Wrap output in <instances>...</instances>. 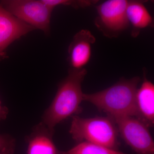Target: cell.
I'll return each instance as SVG.
<instances>
[{"label":"cell","instance_id":"1","mask_svg":"<svg viewBox=\"0 0 154 154\" xmlns=\"http://www.w3.org/2000/svg\"><path fill=\"white\" fill-rule=\"evenodd\" d=\"M139 77L122 78L111 87L94 94H84V101L107 113L113 121L125 116L137 117L136 96Z\"/></svg>","mask_w":154,"mask_h":154},{"label":"cell","instance_id":"2","mask_svg":"<svg viewBox=\"0 0 154 154\" xmlns=\"http://www.w3.org/2000/svg\"><path fill=\"white\" fill-rule=\"evenodd\" d=\"M85 69H70L67 76L61 82L52 103L42 116V122L49 129L70 116L81 112L80 105L84 101L82 84L87 75Z\"/></svg>","mask_w":154,"mask_h":154},{"label":"cell","instance_id":"3","mask_svg":"<svg viewBox=\"0 0 154 154\" xmlns=\"http://www.w3.org/2000/svg\"><path fill=\"white\" fill-rule=\"evenodd\" d=\"M69 133L78 143L85 141L118 149V130L115 122L108 116L85 118L72 116Z\"/></svg>","mask_w":154,"mask_h":154},{"label":"cell","instance_id":"4","mask_svg":"<svg viewBox=\"0 0 154 154\" xmlns=\"http://www.w3.org/2000/svg\"><path fill=\"white\" fill-rule=\"evenodd\" d=\"M0 5L19 20L49 34L53 10L42 0H6Z\"/></svg>","mask_w":154,"mask_h":154},{"label":"cell","instance_id":"5","mask_svg":"<svg viewBox=\"0 0 154 154\" xmlns=\"http://www.w3.org/2000/svg\"><path fill=\"white\" fill-rule=\"evenodd\" d=\"M128 1L108 0L96 7L98 16L95 25L105 36H118L129 27L126 15Z\"/></svg>","mask_w":154,"mask_h":154},{"label":"cell","instance_id":"6","mask_svg":"<svg viewBox=\"0 0 154 154\" xmlns=\"http://www.w3.org/2000/svg\"><path fill=\"white\" fill-rule=\"evenodd\" d=\"M128 145L136 154H154V142L149 127L137 118L125 116L114 120Z\"/></svg>","mask_w":154,"mask_h":154},{"label":"cell","instance_id":"7","mask_svg":"<svg viewBox=\"0 0 154 154\" xmlns=\"http://www.w3.org/2000/svg\"><path fill=\"white\" fill-rule=\"evenodd\" d=\"M35 28L22 22L0 5V59L9 45Z\"/></svg>","mask_w":154,"mask_h":154},{"label":"cell","instance_id":"8","mask_svg":"<svg viewBox=\"0 0 154 154\" xmlns=\"http://www.w3.org/2000/svg\"><path fill=\"white\" fill-rule=\"evenodd\" d=\"M96 38L88 30H82L75 35L68 48V61L70 69H81L89 63L92 45Z\"/></svg>","mask_w":154,"mask_h":154},{"label":"cell","instance_id":"9","mask_svg":"<svg viewBox=\"0 0 154 154\" xmlns=\"http://www.w3.org/2000/svg\"><path fill=\"white\" fill-rule=\"evenodd\" d=\"M54 132L42 122L36 125L26 138L27 154H64V151L59 150L54 144Z\"/></svg>","mask_w":154,"mask_h":154},{"label":"cell","instance_id":"10","mask_svg":"<svg viewBox=\"0 0 154 154\" xmlns=\"http://www.w3.org/2000/svg\"><path fill=\"white\" fill-rule=\"evenodd\" d=\"M137 116V118L148 127L154 123V85L146 77L140 88L137 89L136 96Z\"/></svg>","mask_w":154,"mask_h":154},{"label":"cell","instance_id":"11","mask_svg":"<svg viewBox=\"0 0 154 154\" xmlns=\"http://www.w3.org/2000/svg\"><path fill=\"white\" fill-rule=\"evenodd\" d=\"M126 15L129 24L133 27L132 36L135 37L141 29L152 26L153 24L151 16L141 1H128Z\"/></svg>","mask_w":154,"mask_h":154},{"label":"cell","instance_id":"12","mask_svg":"<svg viewBox=\"0 0 154 154\" xmlns=\"http://www.w3.org/2000/svg\"><path fill=\"white\" fill-rule=\"evenodd\" d=\"M64 154H128L99 145L82 142L67 151H64Z\"/></svg>","mask_w":154,"mask_h":154},{"label":"cell","instance_id":"13","mask_svg":"<svg viewBox=\"0 0 154 154\" xmlns=\"http://www.w3.org/2000/svg\"><path fill=\"white\" fill-rule=\"evenodd\" d=\"M15 140L11 136L0 134V152L15 150Z\"/></svg>","mask_w":154,"mask_h":154},{"label":"cell","instance_id":"14","mask_svg":"<svg viewBox=\"0 0 154 154\" xmlns=\"http://www.w3.org/2000/svg\"><path fill=\"white\" fill-rule=\"evenodd\" d=\"M8 113V109L5 106H3L2 105L0 100V121L5 119L7 118Z\"/></svg>","mask_w":154,"mask_h":154},{"label":"cell","instance_id":"15","mask_svg":"<svg viewBox=\"0 0 154 154\" xmlns=\"http://www.w3.org/2000/svg\"><path fill=\"white\" fill-rule=\"evenodd\" d=\"M14 150H5L0 152V154H14Z\"/></svg>","mask_w":154,"mask_h":154}]
</instances>
